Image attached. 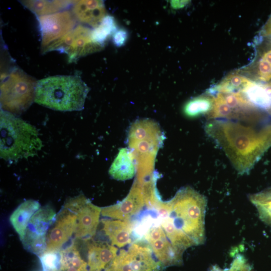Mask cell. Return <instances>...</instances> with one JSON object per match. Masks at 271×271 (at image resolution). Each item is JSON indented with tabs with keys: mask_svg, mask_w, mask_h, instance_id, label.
<instances>
[{
	"mask_svg": "<svg viewBox=\"0 0 271 271\" xmlns=\"http://www.w3.org/2000/svg\"><path fill=\"white\" fill-rule=\"evenodd\" d=\"M207 205L205 196L186 187L180 189L171 200H160L155 208L167 237L184 252L205 242Z\"/></svg>",
	"mask_w": 271,
	"mask_h": 271,
	"instance_id": "obj_1",
	"label": "cell"
},
{
	"mask_svg": "<svg viewBox=\"0 0 271 271\" xmlns=\"http://www.w3.org/2000/svg\"><path fill=\"white\" fill-rule=\"evenodd\" d=\"M205 130L241 175L248 174L271 147V125L232 119H208Z\"/></svg>",
	"mask_w": 271,
	"mask_h": 271,
	"instance_id": "obj_2",
	"label": "cell"
},
{
	"mask_svg": "<svg viewBox=\"0 0 271 271\" xmlns=\"http://www.w3.org/2000/svg\"><path fill=\"white\" fill-rule=\"evenodd\" d=\"M89 88L78 75H56L37 82L34 101L59 111L81 110Z\"/></svg>",
	"mask_w": 271,
	"mask_h": 271,
	"instance_id": "obj_3",
	"label": "cell"
},
{
	"mask_svg": "<svg viewBox=\"0 0 271 271\" xmlns=\"http://www.w3.org/2000/svg\"><path fill=\"white\" fill-rule=\"evenodd\" d=\"M42 146L35 126L10 112L1 110V158L15 161L33 156Z\"/></svg>",
	"mask_w": 271,
	"mask_h": 271,
	"instance_id": "obj_4",
	"label": "cell"
},
{
	"mask_svg": "<svg viewBox=\"0 0 271 271\" xmlns=\"http://www.w3.org/2000/svg\"><path fill=\"white\" fill-rule=\"evenodd\" d=\"M164 266L145 239L120 249L104 271H163Z\"/></svg>",
	"mask_w": 271,
	"mask_h": 271,
	"instance_id": "obj_5",
	"label": "cell"
},
{
	"mask_svg": "<svg viewBox=\"0 0 271 271\" xmlns=\"http://www.w3.org/2000/svg\"><path fill=\"white\" fill-rule=\"evenodd\" d=\"M1 80V100L9 108L24 107L35 96L37 82L21 69L3 75Z\"/></svg>",
	"mask_w": 271,
	"mask_h": 271,
	"instance_id": "obj_6",
	"label": "cell"
},
{
	"mask_svg": "<svg viewBox=\"0 0 271 271\" xmlns=\"http://www.w3.org/2000/svg\"><path fill=\"white\" fill-rule=\"evenodd\" d=\"M92 30L88 27L78 25L61 38L44 48L45 52L58 51L67 54L70 62L81 57L96 52L103 45L92 39Z\"/></svg>",
	"mask_w": 271,
	"mask_h": 271,
	"instance_id": "obj_7",
	"label": "cell"
},
{
	"mask_svg": "<svg viewBox=\"0 0 271 271\" xmlns=\"http://www.w3.org/2000/svg\"><path fill=\"white\" fill-rule=\"evenodd\" d=\"M56 216L54 209L48 205L35 212L29 222L22 240L25 249L38 256L46 250L47 235Z\"/></svg>",
	"mask_w": 271,
	"mask_h": 271,
	"instance_id": "obj_8",
	"label": "cell"
},
{
	"mask_svg": "<svg viewBox=\"0 0 271 271\" xmlns=\"http://www.w3.org/2000/svg\"><path fill=\"white\" fill-rule=\"evenodd\" d=\"M64 207L77 215L75 237L86 241L91 239L96 232L102 208L82 195L71 199Z\"/></svg>",
	"mask_w": 271,
	"mask_h": 271,
	"instance_id": "obj_9",
	"label": "cell"
},
{
	"mask_svg": "<svg viewBox=\"0 0 271 271\" xmlns=\"http://www.w3.org/2000/svg\"><path fill=\"white\" fill-rule=\"evenodd\" d=\"M41 34V43L45 48L61 38L75 28L76 19L73 12L63 11L37 17Z\"/></svg>",
	"mask_w": 271,
	"mask_h": 271,
	"instance_id": "obj_10",
	"label": "cell"
},
{
	"mask_svg": "<svg viewBox=\"0 0 271 271\" xmlns=\"http://www.w3.org/2000/svg\"><path fill=\"white\" fill-rule=\"evenodd\" d=\"M144 237L165 268L182 264L184 252L172 243L160 225L150 227Z\"/></svg>",
	"mask_w": 271,
	"mask_h": 271,
	"instance_id": "obj_11",
	"label": "cell"
},
{
	"mask_svg": "<svg viewBox=\"0 0 271 271\" xmlns=\"http://www.w3.org/2000/svg\"><path fill=\"white\" fill-rule=\"evenodd\" d=\"M76 222V214L63 207L48 232L46 250H61L75 234Z\"/></svg>",
	"mask_w": 271,
	"mask_h": 271,
	"instance_id": "obj_12",
	"label": "cell"
},
{
	"mask_svg": "<svg viewBox=\"0 0 271 271\" xmlns=\"http://www.w3.org/2000/svg\"><path fill=\"white\" fill-rule=\"evenodd\" d=\"M149 206L148 199L142 191L136 187L132 188L128 196L121 201L102 208V216L113 219L130 221L142 211L146 205Z\"/></svg>",
	"mask_w": 271,
	"mask_h": 271,
	"instance_id": "obj_13",
	"label": "cell"
},
{
	"mask_svg": "<svg viewBox=\"0 0 271 271\" xmlns=\"http://www.w3.org/2000/svg\"><path fill=\"white\" fill-rule=\"evenodd\" d=\"M117 247L100 241H89L87 245L89 271H104L117 255Z\"/></svg>",
	"mask_w": 271,
	"mask_h": 271,
	"instance_id": "obj_14",
	"label": "cell"
},
{
	"mask_svg": "<svg viewBox=\"0 0 271 271\" xmlns=\"http://www.w3.org/2000/svg\"><path fill=\"white\" fill-rule=\"evenodd\" d=\"M72 12L79 22L97 27L106 16L102 1H74Z\"/></svg>",
	"mask_w": 271,
	"mask_h": 271,
	"instance_id": "obj_15",
	"label": "cell"
},
{
	"mask_svg": "<svg viewBox=\"0 0 271 271\" xmlns=\"http://www.w3.org/2000/svg\"><path fill=\"white\" fill-rule=\"evenodd\" d=\"M101 222L103 230L112 245L121 248L132 242V225L130 221L106 218Z\"/></svg>",
	"mask_w": 271,
	"mask_h": 271,
	"instance_id": "obj_16",
	"label": "cell"
},
{
	"mask_svg": "<svg viewBox=\"0 0 271 271\" xmlns=\"http://www.w3.org/2000/svg\"><path fill=\"white\" fill-rule=\"evenodd\" d=\"M40 204L34 200H26L13 212L10 221L22 241L32 216L40 208Z\"/></svg>",
	"mask_w": 271,
	"mask_h": 271,
	"instance_id": "obj_17",
	"label": "cell"
},
{
	"mask_svg": "<svg viewBox=\"0 0 271 271\" xmlns=\"http://www.w3.org/2000/svg\"><path fill=\"white\" fill-rule=\"evenodd\" d=\"M109 174L113 179L119 181H125L133 178L135 174V166L128 149H120L110 167Z\"/></svg>",
	"mask_w": 271,
	"mask_h": 271,
	"instance_id": "obj_18",
	"label": "cell"
},
{
	"mask_svg": "<svg viewBox=\"0 0 271 271\" xmlns=\"http://www.w3.org/2000/svg\"><path fill=\"white\" fill-rule=\"evenodd\" d=\"M252 81L244 76L233 73L227 75L219 83L211 87L207 93L213 94L216 93L228 94L240 92Z\"/></svg>",
	"mask_w": 271,
	"mask_h": 271,
	"instance_id": "obj_19",
	"label": "cell"
},
{
	"mask_svg": "<svg viewBox=\"0 0 271 271\" xmlns=\"http://www.w3.org/2000/svg\"><path fill=\"white\" fill-rule=\"evenodd\" d=\"M61 271H89L75 242L61 249Z\"/></svg>",
	"mask_w": 271,
	"mask_h": 271,
	"instance_id": "obj_20",
	"label": "cell"
},
{
	"mask_svg": "<svg viewBox=\"0 0 271 271\" xmlns=\"http://www.w3.org/2000/svg\"><path fill=\"white\" fill-rule=\"evenodd\" d=\"M70 1H22L24 6L38 17L61 12L72 4Z\"/></svg>",
	"mask_w": 271,
	"mask_h": 271,
	"instance_id": "obj_21",
	"label": "cell"
},
{
	"mask_svg": "<svg viewBox=\"0 0 271 271\" xmlns=\"http://www.w3.org/2000/svg\"><path fill=\"white\" fill-rule=\"evenodd\" d=\"M214 101L213 96L208 93L196 97L185 104L184 113L189 117H196L204 114L208 115L212 109Z\"/></svg>",
	"mask_w": 271,
	"mask_h": 271,
	"instance_id": "obj_22",
	"label": "cell"
},
{
	"mask_svg": "<svg viewBox=\"0 0 271 271\" xmlns=\"http://www.w3.org/2000/svg\"><path fill=\"white\" fill-rule=\"evenodd\" d=\"M256 207L260 219L271 226V187L248 196Z\"/></svg>",
	"mask_w": 271,
	"mask_h": 271,
	"instance_id": "obj_23",
	"label": "cell"
},
{
	"mask_svg": "<svg viewBox=\"0 0 271 271\" xmlns=\"http://www.w3.org/2000/svg\"><path fill=\"white\" fill-rule=\"evenodd\" d=\"M269 42V46L259 54L256 64L255 77L261 83L271 81V41Z\"/></svg>",
	"mask_w": 271,
	"mask_h": 271,
	"instance_id": "obj_24",
	"label": "cell"
},
{
	"mask_svg": "<svg viewBox=\"0 0 271 271\" xmlns=\"http://www.w3.org/2000/svg\"><path fill=\"white\" fill-rule=\"evenodd\" d=\"M116 30L114 18L106 15L100 24L92 30V39L95 42L103 46L105 41Z\"/></svg>",
	"mask_w": 271,
	"mask_h": 271,
	"instance_id": "obj_25",
	"label": "cell"
},
{
	"mask_svg": "<svg viewBox=\"0 0 271 271\" xmlns=\"http://www.w3.org/2000/svg\"><path fill=\"white\" fill-rule=\"evenodd\" d=\"M61 250H46L39 256L43 270L61 271Z\"/></svg>",
	"mask_w": 271,
	"mask_h": 271,
	"instance_id": "obj_26",
	"label": "cell"
},
{
	"mask_svg": "<svg viewBox=\"0 0 271 271\" xmlns=\"http://www.w3.org/2000/svg\"><path fill=\"white\" fill-rule=\"evenodd\" d=\"M127 38V31L123 29L116 30L113 35V42L117 47L123 45Z\"/></svg>",
	"mask_w": 271,
	"mask_h": 271,
	"instance_id": "obj_27",
	"label": "cell"
},
{
	"mask_svg": "<svg viewBox=\"0 0 271 271\" xmlns=\"http://www.w3.org/2000/svg\"><path fill=\"white\" fill-rule=\"evenodd\" d=\"M261 35L263 37H271V14L262 28Z\"/></svg>",
	"mask_w": 271,
	"mask_h": 271,
	"instance_id": "obj_28",
	"label": "cell"
},
{
	"mask_svg": "<svg viewBox=\"0 0 271 271\" xmlns=\"http://www.w3.org/2000/svg\"><path fill=\"white\" fill-rule=\"evenodd\" d=\"M188 1H172V6L175 8H181L184 7L185 4L187 3Z\"/></svg>",
	"mask_w": 271,
	"mask_h": 271,
	"instance_id": "obj_29",
	"label": "cell"
},
{
	"mask_svg": "<svg viewBox=\"0 0 271 271\" xmlns=\"http://www.w3.org/2000/svg\"><path fill=\"white\" fill-rule=\"evenodd\" d=\"M43 271H46V270H43Z\"/></svg>",
	"mask_w": 271,
	"mask_h": 271,
	"instance_id": "obj_30",
	"label": "cell"
}]
</instances>
